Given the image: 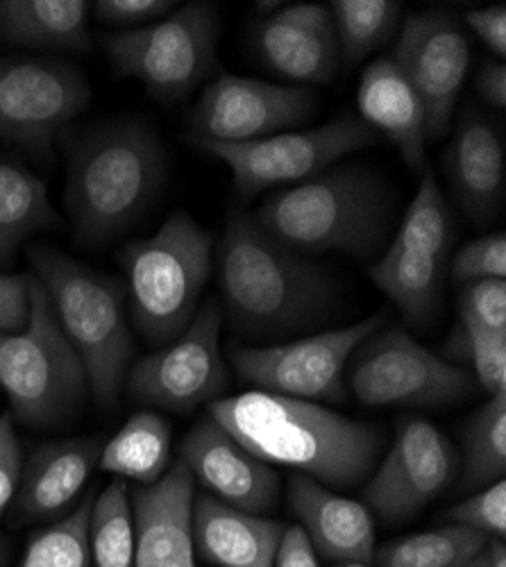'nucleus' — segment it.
<instances>
[{
    "label": "nucleus",
    "instance_id": "f257e3e1",
    "mask_svg": "<svg viewBox=\"0 0 506 567\" xmlns=\"http://www.w3.org/2000/svg\"><path fill=\"white\" fill-rule=\"evenodd\" d=\"M209 415L261 461L296 467L334 488L371 475L384 447V432L371 422L261 391L214 400Z\"/></svg>",
    "mask_w": 506,
    "mask_h": 567
},
{
    "label": "nucleus",
    "instance_id": "f03ea898",
    "mask_svg": "<svg viewBox=\"0 0 506 567\" xmlns=\"http://www.w3.org/2000/svg\"><path fill=\"white\" fill-rule=\"evenodd\" d=\"M218 287L229 320L246 337H285L326 320L334 277L285 248L246 214L227 220L216 250Z\"/></svg>",
    "mask_w": 506,
    "mask_h": 567
},
{
    "label": "nucleus",
    "instance_id": "7ed1b4c3",
    "mask_svg": "<svg viewBox=\"0 0 506 567\" xmlns=\"http://www.w3.org/2000/svg\"><path fill=\"white\" fill-rule=\"evenodd\" d=\"M166 151L142 121H114L84 132L69 151L64 203L82 246L118 239L157 200Z\"/></svg>",
    "mask_w": 506,
    "mask_h": 567
},
{
    "label": "nucleus",
    "instance_id": "20e7f679",
    "mask_svg": "<svg viewBox=\"0 0 506 567\" xmlns=\"http://www.w3.org/2000/svg\"><path fill=\"white\" fill-rule=\"evenodd\" d=\"M270 239L298 255L345 252L371 259L393 218L382 175L363 164H334L270 194L250 216Z\"/></svg>",
    "mask_w": 506,
    "mask_h": 567
},
{
    "label": "nucleus",
    "instance_id": "39448f33",
    "mask_svg": "<svg viewBox=\"0 0 506 567\" xmlns=\"http://www.w3.org/2000/svg\"><path fill=\"white\" fill-rule=\"evenodd\" d=\"M34 279L51 298L55 318L82 359L89 393L103 409L118 402L130 370L132 334L125 318V287L53 248L30 250Z\"/></svg>",
    "mask_w": 506,
    "mask_h": 567
},
{
    "label": "nucleus",
    "instance_id": "423d86ee",
    "mask_svg": "<svg viewBox=\"0 0 506 567\" xmlns=\"http://www.w3.org/2000/svg\"><path fill=\"white\" fill-rule=\"evenodd\" d=\"M211 234L189 214L175 212L144 241L123 248L132 320L153 346H168L192 324L211 275Z\"/></svg>",
    "mask_w": 506,
    "mask_h": 567
},
{
    "label": "nucleus",
    "instance_id": "0eeeda50",
    "mask_svg": "<svg viewBox=\"0 0 506 567\" xmlns=\"http://www.w3.org/2000/svg\"><path fill=\"white\" fill-rule=\"evenodd\" d=\"M0 389L10 415L28 430H58L84 406L86 370L55 318L49 293L30 277V318L17 334H0Z\"/></svg>",
    "mask_w": 506,
    "mask_h": 567
},
{
    "label": "nucleus",
    "instance_id": "6e6552de",
    "mask_svg": "<svg viewBox=\"0 0 506 567\" xmlns=\"http://www.w3.org/2000/svg\"><path fill=\"white\" fill-rule=\"evenodd\" d=\"M218 12L211 3H189L164 21L105 37L118 78L140 80L157 101L175 103L216 73Z\"/></svg>",
    "mask_w": 506,
    "mask_h": 567
},
{
    "label": "nucleus",
    "instance_id": "1a4fd4ad",
    "mask_svg": "<svg viewBox=\"0 0 506 567\" xmlns=\"http://www.w3.org/2000/svg\"><path fill=\"white\" fill-rule=\"evenodd\" d=\"M194 146L225 162L233 171L237 194L246 200L268 188L304 182L334 166L350 153L378 144V134L359 116L343 114L304 132H280L252 144H214L192 138Z\"/></svg>",
    "mask_w": 506,
    "mask_h": 567
},
{
    "label": "nucleus",
    "instance_id": "9d476101",
    "mask_svg": "<svg viewBox=\"0 0 506 567\" xmlns=\"http://www.w3.org/2000/svg\"><path fill=\"white\" fill-rule=\"evenodd\" d=\"M350 359V389L365 406L441 409L466 400L475 386L473 374L397 327L380 329Z\"/></svg>",
    "mask_w": 506,
    "mask_h": 567
},
{
    "label": "nucleus",
    "instance_id": "9b49d317",
    "mask_svg": "<svg viewBox=\"0 0 506 567\" xmlns=\"http://www.w3.org/2000/svg\"><path fill=\"white\" fill-rule=\"evenodd\" d=\"M91 103L84 73L58 58H0V138L45 159Z\"/></svg>",
    "mask_w": 506,
    "mask_h": 567
},
{
    "label": "nucleus",
    "instance_id": "f8f14e48",
    "mask_svg": "<svg viewBox=\"0 0 506 567\" xmlns=\"http://www.w3.org/2000/svg\"><path fill=\"white\" fill-rule=\"evenodd\" d=\"M384 324L386 313H375L357 324L282 346L233 348L229 357L241 380L261 393L341 404L345 402L343 377L350 357Z\"/></svg>",
    "mask_w": 506,
    "mask_h": 567
},
{
    "label": "nucleus",
    "instance_id": "ddd939ff",
    "mask_svg": "<svg viewBox=\"0 0 506 567\" xmlns=\"http://www.w3.org/2000/svg\"><path fill=\"white\" fill-rule=\"evenodd\" d=\"M220 322V307L214 300L203 305L182 337L130 368L125 377L130 395L177 413L214 402L227 386Z\"/></svg>",
    "mask_w": 506,
    "mask_h": 567
},
{
    "label": "nucleus",
    "instance_id": "4468645a",
    "mask_svg": "<svg viewBox=\"0 0 506 567\" xmlns=\"http://www.w3.org/2000/svg\"><path fill=\"white\" fill-rule=\"evenodd\" d=\"M318 110L307 86H282L223 73L209 82L189 114L192 138L252 144L307 123Z\"/></svg>",
    "mask_w": 506,
    "mask_h": 567
},
{
    "label": "nucleus",
    "instance_id": "2eb2a0df",
    "mask_svg": "<svg viewBox=\"0 0 506 567\" xmlns=\"http://www.w3.org/2000/svg\"><path fill=\"white\" fill-rule=\"evenodd\" d=\"M462 470V456L450 439L419 415L397 420L395 441L363 497L384 523L397 525L421 513L450 488Z\"/></svg>",
    "mask_w": 506,
    "mask_h": 567
},
{
    "label": "nucleus",
    "instance_id": "dca6fc26",
    "mask_svg": "<svg viewBox=\"0 0 506 567\" xmlns=\"http://www.w3.org/2000/svg\"><path fill=\"white\" fill-rule=\"evenodd\" d=\"M425 105L427 141L452 127L458 91L471 71V43L452 14L430 10L411 14L391 58Z\"/></svg>",
    "mask_w": 506,
    "mask_h": 567
},
{
    "label": "nucleus",
    "instance_id": "f3484780",
    "mask_svg": "<svg viewBox=\"0 0 506 567\" xmlns=\"http://www.w3.org/2000/svg\"><path fill=\"white\" fill-rule=\"evenodd\" d=\"M179 458L216 499L246 513H268L280 497V477L209 415L184 436Z\"/></svg>",
    "mask_w": 506,
    "mask_h": 567
},
{
    "label": "nucleus",
    "instance_id": "a211bd4d",
    "mask_svg": "<svg viewBox=\"0 0 506 567\" xmlns=\"http://www.w3.org/2000/svg\"><path fill=\"white\" fill-rule=\"evenodd\" d=\"M196 480L182 458L164 477L132 493L136 567H196L192 506Z\"/></svg>",
    "mask_w": 506,
    "mask_h": 567
},
{
    "label": "nucleus",
    "instance_id": "6ab92c4d",
    "mask_svg": "<svg viewBox=\"0 0 506 567\" xmlns=\"http://www.w3.org/2000/svg\"><path fill=\"white\" fill-rule=\"evenodd\" d=\"M264 62L302 84H328L341 62L332 12L316 3H298L261 21L255 34Z\"/></svg>",
    "mask_w": 506,
    "mask_h": 567
},
{
    "label": "nucleus",
    "instance_id": "aec40b11",
    "mask_svg": "<svg viewBox=\"0 0 506 567\" xmlns=\"http://www.w3.org/2000/svg\"><path fill=\"white\" fill-rule=\"evenodd\" d=\"M445 175L456 205L473 223L486 225L497 216L506 194L504 138L479 112L458 123L445 151Z\"/></svg>",
    "mask_w": 506,
    "mask_h": 567
},
{
    "label": "nucleus",
    "instance_id": "412c9836",
    "mask_svg": "<svg viewBox=\"0 0 506 567\" xmlns=\"http://www.w3.org/2000/svg\"><path fill=\"white\" fill-rule=\"evenodd\" d=\"M289 506L316 556L341 563L375 558V519L361 502L341 497L300 472L289 480Z\"/></svg>",
    "mask_w": 506,
    "mask_h": 567
},
{
    "label": "nucleus",
    "instance_id": "4be33fe9",
    "mask_svg": "<svg viewBox=\"0 0 506 567\" xmlns=\"http://www.w3.org/2000/svg\"><path fill=\"white\" fill-rule=\"evenodd\" d=\"M285 529L282 523L229 506L209 493L194 495V551L216 567H275Z\"/></svg>",
    "mask_w": 506,
    "mask_h": 567
},
{
    "label": "nucleus",
    "instance_id": "5701e85b",
    "mask_svg": "<svg viewBox=\"0 0 506 567\" xmlns=\"http://www.w3.org/2000/svg\"><path fill=\"white\" fill-rule=\"evenodd\" d=\"M101 439H66L37 447L21 470L14 495L17 519L39 523L71 506L101 463Z\"/></svg>",
    "mask_w": 506,
    "mask_h": 567
},
{
    "label": "nucleus",
    "instance_id": "b1692460",
    "mask_svg": "<svg viewBox=\"0 0 506 567\" xmlns=\"http://www.w3.org/2000/svg\"><path fill=\"white\" fill-rule=\"evenodd\" d=\"M357 103L361 121L382 132L406 166L416 171L425 166V105L391 58H380L363 71Z\"/></svg>",
    "mask_w": 506,
    "mask_h": 567
},
{
    "label": "nucleus",
    "instance_id": "393cba45",
    "mask_svg": "<svg viewBox=\"0 0 506 567\" xmlns=\"http://www.w3.org/2000/svg\"><path fill=\"white\" fill-rule=\"evenodd\" d=\"M89 12L84 0H0V41L34 51L86 53Z\"/></svg>",
    "mask_w": 506,
    "mask_h": 567
},
{
    "label": "nucleus",
    "instance_id": "a878e982",
    "mask_svg": "<svg viewBox=\"0 0 506 567\" xmlns=\"http://www.w3.org/2000/svg\"><path fill=\"white\" fill-rule=\"evenodd\" d=\"M60 223L45 184L25 166L0 155V266L14 264L30 236L55 229Z\"/></svg>",
    "mask_w": 506,
    "mask_h": 567
},
{
    "label": "nucleus",
    "instance_id": "bb28decb",
    "mask_svg": "<svg viewBox=\"0 0 506 567\" xmlns=\"http://www.w3.org/2000/svg\"><path fill=\"white\" fill-rule=\"evenodd\" d=\"M445 266V259L411 252L393 244L368 275L393 300L409 324L423 327L441 305Z\"/></svg>",
    "mask_w": 506,
    "mask_h": 567
},
{
    "label": "nucleus",
    "instance_id": "cd10ccee",
    "mask_svg": "<svg viewBox=\"0 0 506 567\" xmlns=\"http://www.w3.org/2000/svg\"><path fill=\"white\" fill-rule=\"evenodd\" d=\"M171 461V427L153 413H134L123 430L103 445L101 467L116 477L151 486L164 477Z\"/></svg>",
    "mask_w": 506,
    "mask_h": 567
},
{
    "label": "nucleus",
    "instance_id": "c85d7f7f",
    "mask_svg": "<svg viewBox=\"0 0 506 567\" xmlns=\"http://www.w3.org/2000/svg\"><path fill=\"white\" fill-rule=\"evenodd\" d=\"M462 491L486 488L506 475V395L490 398L466 424Z\"/></svg>",
    "mask_w": 506,
    "mask_h": 567
},
{
    "label": "nucleus",
    "instance_id": "c756f323",
    "mask_svg": "<svg viewBox=\"0 0 506 567\" xmlns=\"http://www.w3.org/2000/svg\"><path fill=\"white\" fill-rule=\"evenodd\" d=\"M94 567H136L134 513L125 482H112L96 495L89 517Z\"/></svg>",
    "mask_w": 506,
    "mask_h": 567
},
{
    "label": "nucleus",
    "instance_id": "7c9ffc66",
    "mask_svg": "<svg viewBox=\"0 0 506 567\" xmlns=\"http://www.w3.org/2000/svg\"><path fill=\"white\" fill-rule=\"evenodd\" d=\"M454 239L456 220L452 207L447 205L443 192L438 188L436 175L432 171H425L419 194L406 207L393 244L411 252H421L447 261Z\"/></svg>",
    "mask_w": 506,
    "mask_h": 567
},
{
    "label": "nucleus",
    "instance_id": "2f4dec72",
    "mask_svg": "<svg viewBox=\"0 0 506 567\" xmlns=\"http://www.w3.org/2000/svg\"><path fill=\"white\" fill-rule=\"evenodd\" d=\"M488 540L473 529L447 525L393 540L375 556L380 567H466Z\"/></svg>",
    "mask_w": 506,
    "mask_h": 567
},
{
    "label": "nucleus",
    "instance_id": "473e14b6",
    "mask_svg": "<svg viewBox=\"0 0 506 567\" xmlns=\"http://www.w3.org/2000/svg\"><path fill=\"white\" fill-rule=\"evenodd\" d=\"M330 12L339 37V51L350 66H357L391 41L402 6L393 0H334Z\"/></svg>",
    "mask_w": 506,
    "mask_h": 567
},
{
    "label": "nucleus",
    "instance_id": "72a5a7b5",
    "mask_svg": "<svg viewBox=\"0 0 506 567\" xmlns=\"http://www.w3.org/2000/svg\"><path fill=\"white\" fill-rule=\"evenodd\" d=\"M94 499L96 495L89 493L69 517L34 534L19 567H94L89 547V517Z\"/></svg>",
    "mask_w": 506,
    "mask_h": 567
},
{
    "label": "nucleus",
    "instance_id": "f704fd0d",
    "mask_svg": "<svg viewBox=\"0 0 506 567\" xmlns=\"http://www.w3.org/2000/svg\"><path fill=\"white\" fill-rule=\"evenodd\" d=\"M447 357L468 361L490 398L506 395V332L458 322L447 343Z\"/></svg>",
    "mask_w": 506,
    "mask_h": 567
},
{
    "label": "nucleus",
    "instance_id": "c9c22d12",
    "mask_svg": "<svg viewBox=\"0 0 506 567\" xmlns=\"http://www.w3.org/2000/svg\"><path fill=\"white\" fill-rule=\"evenodd\" d=\"M447 525H458L484 534L490 540H504L506 536V484L497 482L473 497L445 511Z\"/></svg>",
    "mask_w": 506,
    "mask_h": 567
},
{
    "label": "nucleus",
    "instance_id": "e433bc0d",
    "mask_svg": "<svg viewBox=\"0 0 506 567\" xmlns=\"http://www.w3.org/2000/svg\"><path fill=\"white\" fill-rule=\"evenodd\" d=\"M452 277L462 284L506 277V234L495 231L471 241L452 261Z\"/></svg>",
    "mask_w": 506,
    "mask_h": 567
},
{
    "label": "nucleus",
    "instance_id": "4c0bfd02",
    "mask_svg": "<svg viewBox=\"0 0 506 567\" xmlns=\"http://www.w3.org/2000/svg\"><path fill=\"white\" fill-rule=\"evenodd\" d=\"M462 322L477 324L490 332H506V281L479 279L466 284L458 300Z\"/></svg>",
    "mask_w": 506,
    "mask_h": 567
},
{
    "label": "nucleus",
    "instance_id": "58836bf2",
    "mask_svg": "<svg viewBox=\"0 0 506 567\" xmlns=\"http://www.w3.org/2000/svg\"><path fill=\"white\" fill-rule=\"evenodd\" d=\"M91 8H94V14L101 23L130 32L146 28L155 19L171 14L177 3H171V0H99Z\"/></svg>",
    "mask_w": 506,
    "mask_h": 567
},
{
    "label": "nucleus",
    "instance_id": "ea45409f",
    "mask_svg": "<svg viewBox=\"0 0 506 567\" xmlns=\"http://www.w3.org/2000/svg\"><path fill=\"white\" fill-rule=\"evenodd\" d=\"M23 470L21 445L14 432V420L10 413L0 415V517L14 502L19 480Z\"/></svg>",
    "mask_w": 506,
    "mask_h": 567
},
{
    "label": "nucleus",
    "instance_id": "a19ab883",
    "mask_svg": "<svg viewBox=\"0 0 506 567\" xmlns=\"http://www.w3.org/2000/svg\"><path fill=\"white\" fill-rule=\"evenodd\" d=\"M30 318V277L0 272V334H17Z\"/></svg>",
    "mask_w": 506,
    "mask_h": 567
},
{
    "label": "nucleus",
    "instance_id": "79ce46f5",
    "mask_svg": "<svg viewBox=\"0 0 506 567\" xmlns=\"http://www.w3.org/2000/svg\"><path fill=\"white\" fill-rule=\"evenodd\" d=\"M466 23L475 30V34L488 45V49L499 60H504V55H506V8L502 3L466 12Z\"/></svg>",
    "mask_w": 506,
    "mask_h": 567
},
{
    "label": "nucleus",
    "instance_id": "37998d69",
    "mask_svg": "<svg viewBox=\"0 0 506 567\" xmlns=\"http://www.w3.org/2000/svg\"><path fill=\"white\" fill-rule=\"evenodd\" d=\"M275 567H318L316 551L300 527L285 529L278 556H275Z\"/></svg>",
    "mask_w": 506,
    "mask_h": 567
},
{
    "label": "nucleus",
    "instance_id": "c03bdc74",
    "mask_svg": "<svg viewBox=\"0 0 506 567\" xmlns=\"http://www.w3.org/2000/svg\"><path fill=\"white\" fill-rule=\"evenodd\" d=\"M477 93L490 107H506V64L504 60H493L482 64L477 73Z\"/></svg>",
    "mask_w": 506,
    "mask_h": 567
},
{
    "label": "nucleus",
    "instance_id": "a18cd8bd",
    "mask_svg": "<svg viewBox=\"0 0 506 567\" xmlns=\"http://www.w3.org/2000/svg\"><path fill=\"white\" fill-rule=\"evenodd\" d=\"M504 549V540H488L486 547L466 567H495V560Z\"/></svg>",
    "mask_w": 506,
    "mask_h": 567
},
{
    "label": "nucleus",
    "instance_id": "49530a36",
    "mask_svg": "<svg viewBox=\"0 0 506 567\" xmlns=\"http://www.w3.org/2000/svg\"><path fill=\"white\" fill-rule=\"evenodd\" d=\"M6 563H8V545L0 540V567H6Z\"/></svg>",
    "mask_w": 506,
    "mask_h": 567
},
{
    "label": "nucleus",
    "instance_id": "de8ad7c7",
    "mask_svg": "<svg viewBox=\"0 0 506 567\" xmlns=\"http://www.w3.org/2000/svg\"><path fill=\"white\" fill-rule=\"evenodd\" d=\"M495 567H506V549L497 556V560H495Z\"/></svg>",
    "mask_w": 506,
    "mask_h": 567
},
{
    "label": "nucleus",
    "instance_id": "09e8293b",
    "mask_svg": "<svg viewBox=\"0 0 506 567\" xmlns=\"http://www.w3.org/2000/svg\"><path fill=\"white\" fill-rule=\"evenodd\" d=\"M337 567H371V563H341Z\"/></svg>",
    "mask_w": 506,
    "mask_h": 567
}]
</instances>
